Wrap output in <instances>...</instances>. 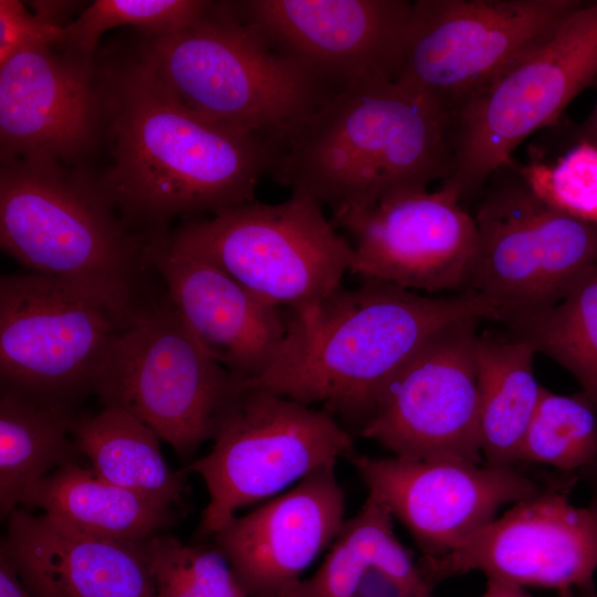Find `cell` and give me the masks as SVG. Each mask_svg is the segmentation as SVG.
<instances>
[{"label":"cell","mask_w":597,"mask_h":597,"mask_svg":"<svg viewBox=\"0 0 597 597\" xmlns=\"http://www.w3.org/2000/svg\"><path fill=\"white\" fill-rule=\"evenodd\" d=\"M101 66L112 153L101 184L129 228L160 240L177 217L211 216L255 200L274 161L271 143L184 107L137 53Z\"/></svg>","instance_id":"obj_1"},{"label":"cell","mask_w":597,"mask_h":597,"mask_svg":"<svg viewBox=\"0 0 597 597\" xmlns=\"http://www.w3.org/2000/svg\"><path fill=\"white\" fill-rule=\"evenodd\" d=\"M335 465L320 467L213 535V546L247 597H289L304 570L334 541L345 521Z\"/></svg>","instance_id":"obj_19"},{"label":"cell","mask_w":597,"mask_h":597,"mask_svg":"<svg viewBox=\"0 0 597 597\" xmlns=\"http://www.w3.org/2000/svg\"><path fill=\"white\" fill-rule=\"evenodd\" d=\"M469 318L500 322V313L470 290L431 296L363 280L356 287L341 286L312 311L291 312L280 358L247 383L307 406L321 405L360 433L407 359L437 331Z\"/></svg>","instance_id":"obj_2"},{"label":"cell","mask_w":597,"mask_h":597,"mask_svg":"<svg viewBox=\"0 0 597 597\" xmlns=\"http://www.w3.org/2000/svg\"><path fill=\"white\" fill-rule=\"evenodd\" d=\"M130 318L70 281L29 271L2 275L1 389L74 406L94 392Z\"/></svg>","instance_id":"obj_12"},{"label":"cell","mask_w":597,"mask_h":597,"mask_svg":"<svg viewBox=\"0 0 597 597\" xmlns=\"http://www.w3.org/2000/svg\"><path fill=\"white\" fill-rule=\"evenodd\" d=\"M418 544L422 557L461 547L495 519L505 504L542 486L514 467L448 460H407L356 454L349 460Z\"/></svg>","instance_id":"obj_17"},{"label":"cell","mask_w":597,"mask_h":597,"mask_svg":"<svg viewBox=\"0 0 597 597\" xmlns=\"http://www.w3.org/2000/svg\"><path fill=\"white\" fill-rule=\"evenodd\" d=\"M519 461L551 465L567 474L597 465V409L584 395H542L519 451Z\"/></svg>","instance_id":"obj_28"},{"label":"cell","mask_w":597,"mask_h":597,"mask_svg":"<svg viewBox=\"0 0 597 597\" xmlns=\"http://www.w3.org/2000/svg\"><path fill=\"white\" fill-rule=\"evenodd\" d=\"M535 350L509 333L479 334L475 368L482 458L486 464L512 467L540 401L543 386L534 375Z\"/></svg>","instance_id":"obj_24"},{"label":"cell","mask_w":597,"mask_h":597,"mask_svg":"<svg viewBox=\"0 0 597 597\" xmlns=\"http://www.w3.org/2000/svg\"><path fill=\"white\" fill-rule=\"evenodd\" d=\"M53 48L22 51L0 65L1 161L77 167L105 132L93 59Z\"/></svg>","instance_id":"obj_18"},{"label":"cell","mask_w":597,"mask_h":597,"mask_svg":"<svg viewBox=\"0 0 597 597\" xmlns=\"http://www.w3.org/2000/svg\"><path fill=\"white\" fill-rule=\"evenodd\" d=\"M582 0H416L392 81L450 119Z\"/></svg>","instance_id":"obj_10"},{"label":"cell","mask_w":597,"mask_h":597,"mask_svg":"<svg viewBox=\"0 0 597 597\" xmlns=\"http://www.w3.org/2000/svg\"><path fill=\"white\" fill-rule=\"evenodd\" d=\"M20 504L77 531L126 542L163 534L175 521V507L118 486L75 461L28 488Z\"/></svg>","instance_id":"obj_23"},{"label":"cell","mask_w":597,"mask_h":597,"mask_svg":"<svg viewBox=\"0 0 597 597\" xmlns=\"http://www.w3.org/2000/svg\"><path fill=\"white\" fill-rule=\"evenodd\" d=\"M447 117L391 80L343 87L283 144L270 174L333 214L449 178Z\"/></svg>","instance_id":"obj_3"},{"label":"cell","mask_w":597,"mask_h":597,"mask_svg":"<svg viewBox=\"0 0 597 597\" xmlns=\"http://www.w3.org/2000/svg\"><path fill=\"white\" fill-rule=\"evenodd\" d=\"M73 436L103 479L165 505H181L187 474L169 468L160 438L128 411L104 406L96 415L78 416Z\"/></svg>","instance_id":"obj_26"},{"label":"cell","mask_w":597,"mask_h":597,"mask_svg":"<svg viewBox=\"0 0 597 597\" xmlns=\"http://www.w3.org/2000/svg\"><path fill=\"white\" fill-rule=\"evenodd\" d=\"M576 597H597V589L593 584L575 589Z\"/></svg>","instance_id":"obj_37"},{"label":"cell","mask_w":597,"mask_h":597,"mask_svg":"<svg viewBox=\"0 0 597 597\" xmlns=\"http://www.w3.org/2000/svg\"><path fill=\"white\" fill-rule=\"evenodd\" d=\"M245 386L203 349L165 294L122 328L93 394L189 458L214 439Z\"/></svg>","instance_id":"obj_7"},{"label":"cell","mask_w":597,"mask_h":597,"mask_svg":"<svg viewBox=\"0 0 597 597\" xmlns=\"http://www.w3.org/2000/svg\"><path fill=\"white\" fill-rule=\"evenodd\" d=\"M74 406L0 391V514L8 517L24 491L78 453Z\"/></svg>","instance_id":"obj_25"},{"label":"cell","mask_w":597,"mask_h":597,"mask_svg":"<svg viewBox=\"0 0 597 597\" xmlns=\"http://www.w3.org/2000/svg\"><path fill=\"white\" fill-rule=\"evenodd\" d=\"M353 238L350 273L410 291H467L475 223L457 190L407 188L333 214Z\"/></svg>","instance_id":"obj_15"},{"label":"cell","mask_w":597,"mask_h":597,"mask_svg":"<svg viewBox=\"0 0 597 597\" xmlns=\"http://www.w3.org/2000/svg\"><path fill=\"white\" fill-rule=\"evenodd\" d=\"M408 0H245L242 17L283 56L333 91L394 78Z\"/></svg>","instance_id":"obj_16"},{"label":"cell","mask_w":597,"mask_h":597,"mask_svg":"<svg viewBox=\"0 0 597 597\" xmlns=\"http://www.w3.org/2000/svg\"><path fill=\"white\" fill-rule=\"evenodd\" d=\"M533 191L559 211L597 228V145L576 140L556 157L516 161Z\"/></svg>","instance_id":"obj_31"},{"label":"cell","mask_w":597,"mask_h":597,"mask_svg":"<svg viewBox=\"0 0 597 597\" xmlns=\"http://www.w3.org/2000/svg\"><path fill=\"white\" fill-rule=\"evenodd\" d=\"M213 1L96 0L64 28L62 45L82 57H93L100 38L116 27H133L146 38L172 33L201 18Z\"/></svg>","instance_id":"obj_29"},{"label":"cell","mask_w":597,"mask_h":597,"mask_svg":"<svg viewBox=\"0 0 597 597\" xmlns=\"http://www.w3.org/2000/svg\"><path fill=\"white\" fill-rule=\"evenodd\" d=\"M0 597H38L21 582L15 568L0 549Z\"/></svg>","instance_id":"obj_33"},{"label":"cell","mask_w":597,"mask_h":597,"mask_svg":"<svg viewBox=\"0 0 597 597\" xmlns=\"http://www.w3.org/2000/svg\"><path fill=\"white\" fill-rule=\"evenodd\" d=\"M157 597H241L227 558L214 547L158 534L140 542Z\"/></svg>","instance_id":"obj_30"},{"label":"cell","mask_w":597,"mask_h":597,"mask_svg":"<svg viewBox=\"0 0 597 597\" xmlns=\"http://www.w3.org/2000/svg\"><path fill=\"white\" fill-rule=\"evenodd\" d=\"M322 207L295 192L280 203L253 200L188 219L166 242L221 269L259 298L302 314L342 286L353 260V244Z\"/></svg>","instance_id":"obj_6"},{"label":"cell","mask_w":597,"mask_h":597,"mask_svg":"<svg viewBox=\"0 0 597 597\" xmlns=\"http://www.w3.org/2000/svg\"><path fill=\"white\" fill-rule=\"evenodd\" d=\"M388 506L373 494L345 520L325 561L289 597H433L399 542Z\"/></svg>","instance_id":"obj_22"},{"label":"cell","mask_w":597,"mask_h":597,"mask_svg":"<svg viewBox=\"0 0 597 597\" xmlns=\"http://www.w3.org/2000/svg\"><path fill=\"white\" fill-rule=\"evenodd\" d=\"M64 28L40 10L31 13L20 1L0 0V65L25 50L62 45Z\"/></svg>","instance_id":"obj_32"},{"label":"cell","mask_w":597,"mask_h":597,"mask_svg":"<svg viewBox=\"0 0 597 597\" xmlns=\"http://www.w3.org/2000/svg\"><path fill=\"white\" fill-rule=\"evenodd\" d=\"M211 451L181 471L199 474L209 501L198 535H213L239 509L272 496L307 474L357 452L329 412L247 383Z\"/></svg>","instance_id":"obj_11"},{"label":"cell","mask_w":597,"mask_h":597,"mask_svg":"<svg viewBox=\"0 0 597 597\" xmlns=\"http://www.w3.org/2000/svg\"><path fill=\"white\" fill-rule=\"evenodd\" d=\"M585 140L597 145V101L586 119L575 128L574 142Z\"/></svg>","instance_id":"obj_35"},{"label":"cell","mask_w":597,"mask_h":597,"mask_svg":"<svg viewBox=\"0 0 597 597\" xmlns=\"http://www.w3.org/2000/svg\"><path fill=\"white\" fill-rule=\"evenodd\" d=\"M480 597H532L523 587L509 583L486 579L483 594ZM558 597H576L574 589L558 591Z\"/></svg>","instance_id":"obj_34"},{"label":"cell","mask_w":597,"mask_h":597,"mask_svg":"<svg viewBox=\"0 0 597 597\" xmlns=\"http://www.w3.org/2000/svg\"><path fill=\"white\" fill-rule=\"evenodd\" d=\"M503 326L564 367L597 409V262L556 305Z\"/></svg>","instance_id":"obj_27"},{"label":"cell","mask_w":597,"mask_h":597,"mask_svg":"<svg viewBox=\"0 0 597 597\" xmlns=\"http://www.w3.org/2000/svg\"><path fill=\"white\" fill-rule=\"evenodd\" d=\"M576 475L544 486L516 502L455 551L420 557L426 583L480 572L520 587L578 589L593 584L597 570V515L574 505L569 492Z\"/></svg>","instance_id":"obj_14"},{"label":"cell","mask_w":597,"mask_h":597,"mask_svg":"<svg viewBox=\"0 0 597 597\" xmlns=\"http://www.w3.org/2000/svg\"><path fill=\"white\" fill-rule=\"evenodd\" d=\"M241 597H247L245 595L241 596Z\"/></svg>","instance_id":"obj_38"},{"label":"cell","mask_w":597,"mask_h":597,"mask_svg":"<svg viewBox=\"0 0 597 597\" xmlns=\"http://www.w3.org/2000/svg\"><path fill=\"white\" fill-rule=\"evenodd\" d=\"M478 198L467 290L490 301L501 324L553 307L597 262V228L538 197L515 159L490 177Z\"/></svg>","instance_id":"obj_8"},{"label":"cell","mask_w":597,"mask_h":597,"mask_svg":"<svg viewBox=\"0 0 597 597\" xmlns=\"http://www.w3.org/2000/svg\"><path fill=\"white\" fill-rule=\"evenodd\" d=\"M179 104L275 148L335 93L280 54L240 13L213 2L198 20L136 50Z\"/></svg>","instance_id":"obj_5"},{"label":"cell","mask_w":597,"mask_h":597,"mask_svg":"<svg viewBox=\"0 0 597 597\" xmlns=\"http://www.w3.org/2000/svg\"><path fill=\"white\" fill-rule=\"evenodd\" d=\"M480 322L459 321L432 334L385 386L359 434L401 459L481 464Z\"/></svg>","instance_id":"obj_13"},{"label":"cell","mask_w":597,"mask_h":597,"mask_svg":"<svg viewBox=\"0 0 597 597\" xmlns=\"http://www.w3.org/2000/svg\"><path fill=\"white\" fill-rule=\"evenodd\" d=\"M149 263L166 296L203 349L234 375L254 380L280 358L291 312L248 291L213 264L151 242Z\"/></svg>","instance_id":"obj_20"},{"label":"cell","mask_w":597,"mask_h":597,"mask_svg":"<svg viewBox=\"0 0 597 597\" xmlns=\"http://www.w3.org/2000/svg\"><path fill=\"white\" fill-rule=\"evenodd\" d=\"M0 549L38 597H157L140 542L77 531L15 509Z\"/></svg>","instance_id":"obj_21"},{"label":"cell","mask_w":597,"mask_h":597,"mask_svg":"<svg viewBox=\"0 0 597 597\" xmlns=\"http://www.w3.org/2000/svg\"><path fill=\"white\" fill-rule=\"evenodd\" d=\"M588 475L591 479V499L588 504V506L595 512L597 515V465L587 471Z\"/></svg>","instance_id":"obj_36"},{"label":"cell","mask_w":597,"mask_h":597,"mask_svg":"<svg viewBox=\"0 0 597 597\" xmlns=\"http://www.w3.org/2000/svg\"><path fill=\"white\" fill-rule=\"evenodd\" d=\"M151 242L83 170L1 161L0 245L29 272L75 283L130 318L155 301L145 286Z\"/></svg>","instance_id":"obj_4"},{"label":"cell","mask_w":597,"mask_h":597,"mask_svg":"<svg viewBox=\"0 0 597 597\" xmlns=\"http://www.w3.org/2000/svg\"><path fill=\"white\" fill-rule=\"evenodd\" d=\"M597 80V1H584L449 122L452 171L461 200L478 198L531 135L555 126L568 104Z\"/></svg>","instance_id":"obj_9"}]
</instances>
